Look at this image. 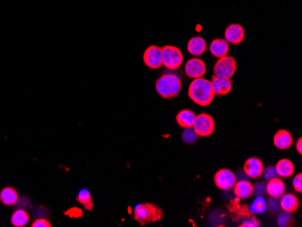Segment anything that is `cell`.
<instances>
[{
    "mask_svg": "<svg viewBox=\"0 0 302 227\" xmlns=\"http://www.w3.org/2000/svg\"><path fill=\"white\" fill-rule=\"evenodd\" d=\"M189 96L195 104L205 107L212 104L215 94L211 82L201 77L194 79L189 85Z\"/></svg>",
    "mask_w": 302,
    "mask_h": 227,
    "instance_id": "cell-1",
    "label": "cell"
},
{
    "mask_svg": "<svg viewBox=\"0 0 302 227\" xmlns=\"http://www.w3.org/2000/svg\"><path fill=\"white\" fill-rule=\"evenodd\" d=\"M164 218L162 208L152 203L138 204L134 208V220L139 223L140 227L149 224L159 222Z\"/></svg>",
    "mask_w": 302,
    "mask_h": 227,
    "instance_id": "cell-2",
    "label": "cell"
},
{
    "mask_svg": "<svg viewBox=\"0 0 302 227\" xmlns=\"http://www.w3.org/2000/svg\"><path fill=\"white\" fill-rule=\"evenodd\" d=\"M181 89V81L175 74H163L156 82V91L163 99L177 97Z\"/></svg>",
    "mask_w": 302,
    "mask_h": 227,
    "instance_id": "cell-3",
    "label": "cell"
},
{
    "mask_svg": "<svg viewBox=\"0 0 302 227\" xmlns=\"http://www.w3.org/2000/svg\"><path fill=\"white\" fill-rule=\"evenodd\" d=\"M162 63L169 70L179 68L183 64L184 56L179 48L173 45H165L162 48Z\"/></svg>",
    "mask_w": 302,
    "mask_h": 227,
    "instance_id": "cell-4",
    "label": "cell"
},
{
    "mask_svg": "<svg viewBox=\"0 0 302 227\" xmlns=\"http://www.w3.org/2000/svg\"><path fill=\"white\" fill-rule=\"evenodd\" d=\"M193 128L199 137H209L213 133L215 128L214 119L207 114L197 115Z\"/></svg>",
    "mask_w": 302,
    "mask_h": 227,
    "instance_id": "cell-5",
    "label": "cell"
},
{
    "mask_svg": "<svg viewBox=\"0 0 302 227\" xmlns=\"http://www.w3.org/2000/svg\"><path fill=\"white\" fill-rule=\"evenodd\" d=\"M237 68L236 61L233 56L225 55L217 60V62L213 65V73L214 75L223 76L228 79L233 77Z\"/></svg>",
    "mask_w": 302,
    "mask_h": 227,
    "instance_id": "cell-6",
    "label": "cell"
},
{
    "mask_svg": "<svg viewBox=\"0 0 302 227\" xmlns=\"http://www.w3.org/2000/svg\"><path fill=\"white\" fill-rule=\"evenodd\" d=\"M237 178L234 173L227 168H222L215 173L213 182L216 188L221 190H230L233 188Z\"/></svg>",
    "mask_w": 302,
    "mask_h": 227,
    "instance_id": "cell-7",
    "label": "cell"
},
{
    "mask_svg": "<svg viewBox=\"0 0 302 227\" xmlns=\"http://www.w3.org/2000/svg\"><path fill=\"white\" fill-rule=\"evenodd\" d=\"M143 62L150 69H159L163 66L161 48L154 45L149 46L144 52Z\"/></svg>",
    "mask_w": 302,
    "mask_h": 227,
    "instance_id": "cell-8",
    "label": "cell"
},
{
    "mask_svg": "<svg viewBox=\"0 0 302 227\" xmlns=\"http://www.w3.org/2000/svg\"><path fill=\"white\" fill-rule=\"evenodd\" d=\"M185 71L189 78L197 79V78L203 77V75L205 74L206 66L203 63V60L194 57L187 62L186 66H185Z\"/></svg>",
    "mask_w": 302,
    "mask_h": 227,
    "instance_id": "cell-9",
    "label": "cell"
},
{
    "mask_svg": "<svg viewBox=\"0 0 302 227\" xmlns=\"http://www.w3.org/2000/svg\"><path fill=\"white\" fill-rule=\"evenodd\" d=\"M245 36L244 28L239 24H231L224 31V40L228 44L239 45L243 42Z\"/></svg>",
    "mask_w": 302,
    "mask_h": 227,
    "instance_id": "cell-10",
    "label": "cell"
},
{
    "mask_svg": "<svg viewBox=\"0 0 302 227\" xmlns=\"http://www.w3.org/2000/svg\"><path fill=\"white\" fill-rule=\"evenodd\" d=\"M264 165L263 161L258 158H249L245 160L243 165V171L249 178L256 179L263 174Z\"/></svg>",
    "mask_w": 302,
    "mask_h": 227,
    "instance_id": "cell-11",
    "label": "cell"
},
{
    "mask_svg": "<svg viewBox=\"0 0 302 227\" xmlns=\"http://www.w3.org/2000/svg\"><path fill=\"white\" fill-rule=\"evenodd\" d=\"M210 82L212 84L214 94L218 96L226 95L229 93H231V91L233 89V84L231 79H228L223 76L213 75L212 81Z\"/></svg>",
    "mask_w": 302,
    "mask_h": 227,
    "instance_id": "cell-12",
    "label": "cell"
},
{
    "mask_svg": "<svg viewBox=\"0 0 302 227\" xmlns=\"http://www.w3.org/2000/svg\"><path fill=\"white\" fill-rule=\"evenodd\" d=\"M293 143L292 133L287 129H280L273 137V144L279 149H288Z\"/></svg>",
    "mask_w": 302,
    "mask_h": 227,
    "instance_id": "cell-13",
    "label": "cell"
},
{
    "mask_svg": "<svg viewBox=\"0 0 302 227\" xmlns=\"http://www.w3.org/2000/svg\"><path fill=\"white\" fill-rule=\"evenodd\" d=\"M286 187L285 184L281 178H274L269 180L266 185V193L273 198H282L285 194Z\"/></svg>",
    "mask_w": 302,
    "mask_h": 227,
    "instance_id": "cell-14",
    "label": "cell"
},
{
    "mask_svg": "<svg viewBox=\"0 0 302 227\" xmlns=\"http://www.w3.org/2000/svg\"><path fill=\"white\" fill-rule=\"evenodd\" d=\"M233 188L234 195L240 199H247L253 194V185L248 180L236 181Z\"/></svg>",
    "mask_w": 302,
    "mask_h": 227,
    "instance_id": "cell-15",
    "label": "cell"
},
{
    "mask_svg": "<svg viewBox=\"0 0 302 227\" xmlns=\"http://www.w3.org/2000/svg\"><path fill=\"white\" fill-rule=\"evenodd\" d=\"M280 206H281V208L283 209V211H284V212L293 214V213L296 212L299 209L300 200H299L298 197H296L293 194H291V193L290 194H284L283 197L281 198Z\"/></svg>",
    "mask_w": 302,
    "mask_h": 227,
    "instance_id": "cell-16",
    "label": "cell"
},
{
    "mask_svg": "<svg viewBox=\"0 0 302 227\" xmlns=\"http://www.w3.org/2000/svg\"><path fill=\"white\" fill-rule=\"evenodd\" d=\"M196 118H197V115L193 111L184 109L181 110L179 114H177L176 119L181 128H188L193 127Z\"/></svg>",
    "mask_w": 302,
    "mask_h": 227,
    "instance_id": "cell-17",
    "label": "cell"
},
{
    "mask_svg": "<svg viewBox=\"0 0 302 227\" xmlns=\"http://www.w3.org/2000/svg\"><path fill=\"white\" fill-rule=\"evenodd\" d=\"M188 51L194 56H200L206 51V42L201 36H194L189 40Z\"/></svg>",
    "mask_w": 302,
    "mask_h": 227,
    "instance_id": "cell-18",
    "label": "cell"
},
{
    "mask_svg": "<svg viewBox=\"0 0 302 227\" xmlns=\"http://www.w3.org/2000/svg\"><path fill=\"white\" fill-rule=\"evenodd\" d=\"M210 52L216 58H221L227 55L229 52V44L224 39L217 38L211 42L210 44Z\"/></svg>",
    "mask_w": 302,
    "mask_h": 227,
    "instance_id": "cell-19",
    "label": "cell"
},
{
    "mask_svg": "<svg viewBox=\"0 0 302 227\" xmlns=\"http://www.w3.org/2000/svg\"><path fill=\"white\" fill-rule=\"evenodd\" d=\"M275 168H276L278 176L284 178H291L295 170V167H294L293 161L288 158L280 159L276 164Z\"/></svg>",
    "mask_w": 302,
    "mask_h": 227,
    "instance_id": "cell-20",
    "label": "cell"
},
{
    "mask_svg": "<svg viewBox=\"0 0 302 227\" xmlns=\"http://www.w3.org/2000/svg\"><path fill=\"white\" fill-rule=\"evenodd\" d=\"M19 199V196L15 188L12 187L4 188L0 192V201L5 206H14Z\"/></svg>",
    "mask_w": 302,
    "mask_h": 227,
    "instance_id": "cell-21",
    "label": "cell"
},
{
    "mask_svg": "<svg viewBox=\"0 0 302 227\" xmlns=\"http://www.w3.org/2000/svg\"><path fill=\"white\" fill-rule=\"evenodd\" d=\"M29 222V215L23 209H18L13 213L11 224L15 227H24Z\"/></svg>",
    "mask_w": 302,
    "mask_h": 227,
    "instance_id": "cell-22",
    "label": "cell"
},
{
    "mask_svg": "<svg viewBox=\"0 0 302 227\" xmlns=\"http://www.w3.org/2000/svg\"><path fill=\"white\" fill-rule=\"evenodd\" d=\"M76 201L82 204L88 211H93V209L95 208V203L93 201L92 196L87 189H82L80 191L76 198Z\"/></svg>",
    "mask_w": 302,
    "mask_h": 227,
    "instance_id": "cell-23",
    "label": "cell"
},
{
    "mask_svg": "<svg viewBox=\"0 0 302 227\" xmlns=\"http://www.w3.org/2000/svg\"><path fill=\"white\" fill-rule=\"evenodd\" d=\"M266 201L265 199L259 196L255 198V200L253 201L252 206L250 207V211L253 213V215H257V214H263L266 211Z\"/></svg>",
    "mask_w": 302,
    "mask_h": 227,
    "instance_id": "cell-24",
    "label": "cell"
},
{
    "mask_svg": "<svg viewBox=\"0 0 302 227\" xmlns=\"http://www.w3.org/2000/svg\"><path fill=\"white\" fill-rule=\"evenodd\" d=\"M182 138H183L185 143L194 144L198 140L199 135L196 133V131L194 130L193 127L192 128H185L183 134H182Z\"/></svg>",
    "mask_w": 302,
    "mask_h": 227,
    "instance_id": "cell-25",
    "label": "cell"
},
{
    "mask_svg": "<svg viewBox=\"0 0 302 227\" xmlns=\"http://www.w3.org/2000/svg\"><path fill=\"white\" fill-rule=\"evenodd\" d=\"M293 218H294L292 216V214L283 211V213H281L280 216L278 217V226L279 227H290L293 225V221H294Z\"/></svg>",
    "mask_w": 302,
    "mask_h": 227,
    "instance_id": "cell-26",
    "label": "cell"
},
{
    "mask_svg": "<svg viewBox=\"0 0 302 227\" xmlns=\"http://www.w3.org/2000/svg\"><path fill=\"white\" fill-rule=\"evenodd\" d=\"M261 226V222L254 216H251L245 218L243 222L239 225L240 227H257Z\"/></svg>",
    "mask_w": 302,
    "mask_h": 227,
    "instance_id": "cell-27",
    "label": "cell"
},
{
    "mask_svg": "<svg viewBox=\"0 0 302 227\" xmlns=\"http://www.w3.org/2000/svg\"><path fill=\"white\" fill-rule=\"evenodd\" d=\"M262 175H263L264 179L267 180V181L271 180V179H273V178H277L278 177L276 168H275V167H273V166H270V167H268V168H264Z\"/></svg>",
    "mask_w": 302,
    "mask_h": 227,
    "instance_id": "cell-28",
    "label": "cell"
},
{
    "mask_svg": "<svg viewBox=\"0 0 302 227\" xmlns=\"http://www.w3.org/2000/svg\"><path fill=\"white\" fill-rule=\"evenodd\" d=\"M266 207H268V209H269V211H271L272 213H276L279 211V209L281 208V206H280V202H279V200H278L277 198H271L269 201H268V204L266 203Z\"/></svg>",
    "mask_w": 302,
    "mask_h": 227,
    "instance_id": "cell-29",
    "label": "cell"
},
{
    "mask_svg": "<svg viewBox=\"0 0 302 227\" xmlns=\"http://www.w3.org/2000/svg\"><path fill=\"white\" fill-rule=\"evenodd\" d=\"M293 186L298 193H302V174L300 173L293 178Z\"/></svg>",
    "mask_w": 302,
    "mask_h": 227,
    "instance_id": "cell-30",
    "label": "cell"
},
{
    "mask_svg": "<svg viewBox=\"0 0 302 227\" xmlns=\"http://www.w3.org/2000/svg\"><path fill=\"white\" fill-rule=\"evenodd\" d=\"M32 227H51L52 224L45 218H38L32 223Z\"/></svg>",
    "mask_w": 302,
    "mask_h": 227,
    "instance_id": "cell-31",
    "label": "cell"
},
{
    "mask_svg": "<svg viewBox=\"0 0 302 227\" xmlns=\"http://www.w3.org/2000/svg\"><path fill=\"white\" fill-rule=\"evenodd\" d=\"M266 193V185L263 183H257L255 187H253V194H255L257 197L261 196L263 197V195Z\"/></svg>",
    "mask_w": 302,
    "mask_h": 227,
    "instance_id": "cell-32",
    "label": "cell"
},
{
    "mask_svg": "<svg viewBox=\"0 0 302 227\" xmlns=\"http://www.w3.org/2000/svg\"><path fill=\"white\" fill-rule=\"evenodd\" d=\"M65 215L69 216L70 218H81L83 216V212H82V210L79 209V208H73L69 209V210H67L65 213Z\"/></svg>",
    "mask_w": 302,
    "mask_h": 227,
    "instance_id": "cell-33",
    "label": "cell"
},
{
    "mask_svg": "<svg viewBox=\"0 0 302 227\" xmlns=\"http://www.w3.org/2000/svg\"><path fill=\"white\" fill-rule=\"evenodd\" d=\"M296 149H297L298 152L302 155V138H299L298 139L297 143H296Z\"/></svg>",
    "mask_w": 302,
    "mask_h": 227,
    "instance_id": "cell-34",
    "label": "cell"
}]
</instances>
